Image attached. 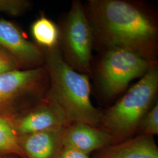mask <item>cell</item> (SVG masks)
I'll return each instance as SVG.
<instances>
[{"label": "cell", "mask_w": 158, "mask_h": 158, "mask_svg": "<svg viewBox=\"0 0 158 158\" xmlns=\"http://www.w3.org/2000/svg\"><path fill=\"white\" fill-rule=\"evenodd\" d=\"M84 6L94 44L104 51L124 49L149 62H158V21L147 5L128 0H89Z\"/></svg>", "instance_id": "obj_1"}, {"label": "cell", "mask_w": 158, "mask_h": 158, "mask_svg": "<svg viewBox=\"0 0 158 158\" xmlns=\"http://www.w3.org/2000/svg\"><path fill=\"white\" fill-rule=\"evenodd\" d=\"M31 33L35 44L44 51L52 50L59 46V27L44 15L32 23Z\"/></svg>", "instance_id": "obj_12"}, {"label": "cell", "mask_w": 158, "mask_h": 158, "mask_svg": "<svg viewBox=\"0 0 158 158\" xmlns=\"http://www.w3.org/2000/svg\"><path fill=\"white\" fill-rule=\"evenodd\" d=\"M59 28V49L64 60L78 72L90 73L94 40L81 2L72 1Z\"/></svg>", "instance_id": "obj_5"}, {"label": "cell", "mask_w": 158, "mask_h": 158, "mask_svg": "<svg viewBox=\"0 0 158 158\" xmlns=\"http://www.w3.org/2000/svg\"><path fill=\"white\" fill-rule=\"evenodd\" d=\"M0 158H18L15 156H12V155H10V156H0Z\"/></svg>", "instance_id": "obj_18"}, {"label": "cell", "mask_w": 158, "mask_h": 158, "mask_svg": "<svg viewBox=\"0 0 158 158\" xmlns=\"http://www.w3.org/2000/svg\"><path fill=\"white\" fill-rule=\"evenodd\" d=\"M0 46L15 58L23 69L44 66L45 53L13 23L0 19Z\"/></svg>", "instance_id": "obj_8"}, {"label": "cell", "mask_w": 158, "mask_h": 158, "mask_svg": "<svg viewBox=\"0 0 158 158\" xmlns=\"http://www.w3.org/2000/svg\"><path fill=\"white\" fill-rule=\"evenodd\" d=\"M10 155L25 158L19 143L12 115H0V156Z\"/></svg>", "instance_id": "obj_13"}, {"label": "cell", "mask_w": 158, "mask_h": 158, "mask_svg": "<svg viewBox=\"0 0 158 158\" xmlns=\"http://www.w3.org/2000/svg\"><path fill=\"white\" fill-rule=\"evenodd\" d=\"M93 158H158L153 136L139 134L98 151Z\"/></svg>", "instance_id": "obj_10"}, {"label": "cell", "mask_w": 158, "mask_h": 158, "mask_svg": "<svg viewBox=\"0 0 158 158\" xmlns=\"http://www.w3.org/2000/svg\"><path fill=\"white\" fill-rule=\"evenodd\" d=\"M63 145L89 155L115 143L107 131L83 123H73L63 131Z\"/></svg>", "instance_id": "obj_9"}, {"label": "cell", "mask_w": 158, "mask_h": 158, "mask_svg": "<svg viewBox=\"0 0 158 158\" xmlns=\"http://www.w3.org/2000/svg\"><path fill=\"white\" fill-rule=\"evenodd\" d=\"M18 69H23L15 58L0 46V75Z\"/></svg>", "instance_id": "obj_16"}, {"label": "cell", "mask_w": 158, "mask_h": 158, "mask_svg": "<svg viewBox=\"0 0 158 158\" xmlns=\"http://www.w3.org/2000/svg\"><path fill=\"white\" fill-rule=\"evenodd\" d=\"M49 84L45 65L0 75V115H15L43 99Z\"/></svg>", "instance_id": "obj_4"}, {"label": "cell", "mask_w": 158, "mask_h": 158, "mask_svg": "<svg viewBox=\"0 0 158 158\" xmlns=\"http://www.w3.org/2000/svg\"><path fill=\"white\" fill-rule=\"evenodd\" d=\"M64 128L18 136L25 158H56L63 147Z\"/></svg>", "instance_id": "obj_11"}, {"label": "cell", "mask_w": 158, "mask_h": 158, "mask_svg": "<svg viewBox=\"0 0 158 158\" xmlns=\"http://www.w3.org/2000/svg\"><path fill=\"white\" fill-rule=\"evenodd\" d=\"M158 91V62L113 106L102 112L100 128L113 137L115 143L135 135L139 124L156 102Z\"/></svg>", "instance_id": "obj_3"}, {"label": "cell", "mask_w": 158, "mask_h": 158, "mask_svg": "<svg viewBox=\"0 0 158 158\" xmlns=\"http://www.w3.org/2000/svg\"><path fill=\"white\" fill-rule=\"evenodd\" d=\"M30 6V2L25 0H0V13L17 17L23 14Z\"/></svg>", "instance_id": "obj_15"}, {"label": "cell", "mask_w": 158, "mask_h": 158, "mask_svg": "<svg viewBox=\"0 0 158 158\" xmlns=\"http://www.w3.org/2000/svg\"><path fill=\"white\" fill-rule=\"evenodd\" d=\"M44 53L50 80L45 98L61 109L69 124L80 122L100 128L102 111L91 101L89 75L70 67L63 59L59 46Z\"/></svg>", "instance_id": "obj_2"}, {"label": "cell", "mask_w": 158, "mask_h": 158, "mask_svg": "<svg viewBox=\"0 0 158 158\" xmlns=\"http://www.w3.org/2000/svg\"><path fill=\"white\" fill-rule=\"evenodd\" d=\"M12 119L18 136L60 129L69 125L61 109L45 97L12 115Z\"/></svg>", "instance_id": "obj_7"}, {"label": "cell", "mask_w": 158, "mask_h": 158, "mask_svg": "<svg viewBox=\"0 0 158 158\" xmlns=\"http://www.w3.org/2000/svg\"><path fill=\"white\" fill-rule=\"evenodd\" d=\"M153 136L158 134V102H155L142 118L136 133Z\"/></svg>", "instance_id": "obj_14"}, {"label": "cell", "mask_w": 158, "mask_h": 158, "mask_svg": "<svg viewBox=\"0 0 158 158\" xmlns=\"http://www.w3.org/2000/svg\"><path fill=\"white\" fill-rule=\"evenodd\" d=\"M104 51L97 68L96 77L100 94L107 100L113 99L124 91L131 81L141 78L152 63L124 49Z\"/></svg>", "instance_id": "obj_6"}, {"label": "cell", "mask_w": 158, "mask_h": 158, "mask_svg": "<svg viewBox=\"0 0 158 158\" xmlns=\"http://www.w3.org/2000/svg\"><path fill=\"white\" fill-rule=\"evenodd\" d=\"M56 158H90V156L73 148L63 145Z\"/></svg>", "instance_id": "obj_17"}]
</instances>
